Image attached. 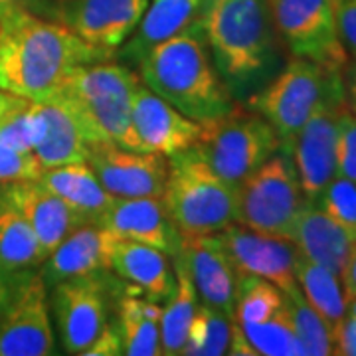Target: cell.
Listing matches in <instances>:
<instances>
[{"mask_svg":"<svg viewBox=\"0 0 356 356\" xmlns=\"http://www.w3.org/2000/svg\"><path fill=\"white\" fill-rule=\"evenodd\" d=\"M115 60L60 20L0 6V89L26 102L51 103L77 65Z\"/></svg>","mask_w":356,"mask_h":356,"instance_id":"6da1fadb","label":"cell"},{"mask_svg":"<svg viewBox=\"0 0 356 356\" xmlns=\"http://www.w3.org/2000/svg\"><path fill=\"white\" fill-rule=\"evenodd\" d=\"M137 70L147 88L196 123L214 121L236 107L210 58L200 18L153 48Z\"/></svg>","mask_w":356,"mask_h":356,"instance_id":"7a4b0ae2","label":"cell"},{"mask_svg":"<svg viewBox=\"0 0 356 356\" xmlns=\"http://www.w3.org/2000/svg\"><path fill=\"white\" fill-rule=\"evenodd\" d=\"M200 26L229 93L245 91L269 70L275 28L267 0H206Z\"/></svg>","mask_w":356,"mask_h":356,"instance_id":"3957f363","label":"cell"},{"mask_svg":"<svg viewBox=\"0 0 356 356\" xmlns=\"http://www.w3.org/2000/svg\"><path fill=\"white\" fill-rule=\"evenodd\" d=\"M137 83L139 76L115 60L77 65L51 103L72 115L89 145L109 143L140 151L131 123Z\"/></svg>","mask_w":356,"mask_h":356,"instance_id":"277c9868","label":"cell"},{"mask_svg":"<svg viewBox=\"0 0 356 356\" xmlns=\"http://www.w3.org/2000/svg\"><path fill=\"white\" fill-rule=\"evenodd\" d=\"M166 159L168 177L161 200L182 238L218 234L236 222V186L218 177L194 149Z\"/></svg>","mask_w":356,"mask_h":356,"instance_id":"5b68a950","label":"cell"},{"mask_svg":"<svg viewBox=\"0 0 356 356\" xmlns=\"http://www.w3.org/2000/svg\"><path fill=\"white\" fill-rule=\"evenodd\" d=\"M252 111L275 129L281 149L289 151L295 135L323 107L344 105L343 72H332L303 58L291 60L269 86L250 97Z\"/></svg>","mask_w":356,"mask_h":356,"instance_id":"8992f818","label":"cell"},{"mask_svg":"<svg viewBox=\"0 0 356 356\" xmlns=\"http://www.w3.org/2000/svg\"><path fill=\"white\" fill-rule=\"evenodd\" d=\"M192 149L218 177L238 188L280 151L281 140L261 115L234 107L224 117L202 123L200 139Z\"/></svg>","mask_w":356,"mask_h":356,"instance_id":"52a82bcc","label":"cell"},{"mask_svg":"<svg viewBox=\"0 0 356 356\" xmlns=\"http://www.w3.org/2000/svg\"><path fill=\"white\" fill-rule=\"evenodd\" d=\"M307 202L291 154L280 149L238 186L236 224L289 240Z\"/></svg>","mask_w":356,"mask_h":356,"instance_id":"ba28073f","label":"cell"},{"mask_svg":"<svg viewBox=\"0 0 356 356\" xmlns=\"http://www.w3.org/2000/svg\"><path fill=\"white\" fill-rule=\"evenodd\" d=\"M271 22L295 58L343 72L348 54L337 30L331 0H267Z\"/></svg>","mask_w":356,"mask_h":356,"instance_id":"9c48e42d","label":"cell"},{"mask_svg":"<svg viewBox=\"0 0 356 356\" xmlns=\"http://www.w3.org/2000/svg\"><path fill=\"white\" fill-rule=\"evenodd\" d=\"M8 301L0 313V356H48L56 353L48 285L40 271L13 275Z\"/></svg>","mask_w":356,"mask_h":356,"instance_id":"30bf717a","label":"cell"},{"mask_svg":"<svg viewBox=\"0 0 356 356\" xmlns=\"http://www.w3.org/2000/svg\"><path fill=\"white\" fill-rule=\"evenodd\" d=\"M113 285L109 269L70 277L54 285L50 307L60 343L67 355H83L107 325Z\"/></svg>","mask_w":356,"mask_h":356,"instance_id":"8fae6325","label":"cell"},{"mask_svg":"<svg viewBox=\"0 0 356 356\" xmlns=\"http://www.w3.org/2000/svg\"><path fill=\"white\" fill-rule=\"evenodd\" d=\"M88 165L113 198H161L165 192L168 177L165 154L95 143L91 145Z\"/></svg>","mask_w":356,"mask_h":356,"instance_id":"7c38bea8","label":"cell"},{"mask_svg":"<svg viewBox=\"0 0 356 356\" xmlns=\"http://www.w3.org/2000/svg\"><path fill=\"white\" fill-rule=\"evenodd\" d=\"M147 6L149 0H60L54 14L83 42L115 58Z\"/></svg>","mask_w":356,"mask_h":356,"instance_id":"4fadbf2b","label":"cell"},{"mask_svg":"<svg viewBox=\"0 0 356 356\" xmlns=\"http://www.w3.org/2000/svg\"><path fill=\"white\" fill-rule=\"evenodd\" d=\"M218 238L238 275L250 273L264 277L277 285L283 293L299 287L295 275V261L299 252L293 242L259 234L236 222L220 229Z\"/></svg>","mask_w":356,"mask_h":356,"instance_id":"5bb4252c","label":"cell"},{"mask_svg":"<svg viewBox=\"0 0 356 356\" xmlns=\"http://www.w3.org/2000/svg\"><path fill=\"white\" fill-rule=\"evenodd\" d=\"M131 123L143 153H159L165 156L192 149L200 139L202 123H196L159 97L139 77L133 93Z\"/></svg>","mask_w":356,"mask_h":356,"instance_id":"9a60e30c","label":"cell"},{"mask_svg":"<svg viewBox=\"0 0 356 356\" xmlns=\"http://www.w3.org/2000/svg\"><path fill=\"white\" fill-rule=\"evenodd\" d=\"M343 111L346 107L318 109L289 145L293 165L309 202H317L327 184L337 177V139Z\"/></svg>","mask_w":356,"mask_h":356,"instance_id":"2e32d148","label":"cell"},{"mask_svg":"<svg viewBox=\"0 0 356 356\" xmlns=\"http://www.w3.org/2000/svg\"><path fill=\"white\" fill-rule=\"evenodd\" d=\"M0 200L14 206L38 236L46 257L65 238L86 226V220L38 180H18L0 186Z\"/></svg>","mask_w":356,"mask_h":356,"instance_id":"e0dca14e","label":"cell"},{"mask_svg":"<svg viewBox=\"0 0 356 356\" xmlns=\"http://www.w3.org/2000/svg\"><path fill=\"white\" fill-rule=\"evenodd\" d=\"M178 255L191 273L198 299L210 307H216L234 317L236 293H238V271L226 254L218 234L182 238Z\"/></svg>","mask_w":356,"mask_h":356,"instance_id":"ac0fdd59","label":"cell"},{"mask_svg":"<svg viewBox=\"0 0 356 356\" xmlns=\"http://www.w3.org/2000/svg\"><path fill=\"white\" fill-rule=\"evenodd\" d=\"M99 226L117 238L153 245L168 257L177 255L182 243L161 198H115Z\"/></svg>","mask_w":356,"mask_h":356,"instance_id":"d6986e66","label":"cell"},{"mask_svg":"<svg viewBox=\"0 0 356 356\" xmlns=\"http://www.w3.org/2000/svg\"><path fill=\"white\" fill-rule=\"evenodd\" d=\"M204 4L206 0H149L139 26L115 51V60L127 67H137L159 44L191 28L200 18Z\"/></svg>","mask_w":356,"mask_h":356,"instance_id":"ffe728a7","label":"cell"},{"mask_svg":"<svg viewBox=\"0 0 356 356\" xmlns=\"http://www.w3.org/2000/svg\"><path fill=\"white\" fill-rule=\"evenodd\" d=\"M109 271L151 301H166L177 285L175 267L165 252L117 236L109 250Z\"/></svg>","mask_w":356,"mask_h":356,"instance_id":"44dd1931","label":"cell"},{"mask_svg":"<svg viewBox=\"0 0 356 356\" xmlns=\"http://www.w3.org/2000/svg\"><path fill=\"white\" fill-rule=\"evenodd\" d=\"M113 234L102 226L86 224L72 232L40 266V275L48 287L60 281L109 269V250Z\"/></svg>","mask_w":356,"mask_h":356,"instance_id":"7402d4cb","label":"cell"},{"mask_svg":"<svg viewBox=\"0 0 356 356\" xmlns=\"http://www.w3.org/2000/svg\"><path fill=\"white\" fill-rule=\"evenodd\" d=\"M289 242L295 243L303 257L331 269L341 277L356 240L318 204L307 202L293 224Z\"/></svg>","mask_w":356,"mask_h":356,"instance_id":"603a6c76","label":"cell"},{"mask_svg":"<svg viewBox=\"0 0 356 356\" xmlns=\"http://www.w3.org/2000/svg\"><path fill=\"white\" fill-rule=\"evenodd\" d=\"M40 182L58 194L74 212L86 220V224L99 226L103 214L109 210L115 198L103 188L99 178L88 163L48 168L40 177Z\"/></svg>","mask_w":356,"mask_h":356,"instance_id":"cb8c5ba5","label":"cell"},{"mask_svg":"<svg viewBox=\"0 0 356 356\" xmlns=\"http://www.w3.org/2000/svg\"><path fill=\"white\" fill-rule=\"evenodd\" d=\"M40 113L44 121V133L34 147V154L44 170L88 163L91 145L72 115L56 103H40Z\"/></svg>","mask_w":356,"mask_h":356,"instance_id":"d4e9b609","label":"cell"},{"mask_svg":"<svg viewBox=\"0 0 356 356\" xmlns=\"http://www.w3.org/2000/svg\"><path fill=\"white\" fill-rule=\"evenodd\" d=\"M161 315L163 307L135 293L117 301V327L123 339V355L159 356L161 350Z\"/></svg>","mask_w":356,"mask_h":356,"instance_id":"484cf974","label":"cell"},{"mask_svg":"<svg viewBox=\"0 0 356 356\" xmlns=\"http://www.w3.org/2000/svg\"><path fill=\"white\" fill-rule=\"evenodd\" d=\"M44 261L46 254L28 220L14 206L0 200V271L13 277Z\"/></svg>","mask_w":356,"mask_h":356,"instance_id":"4316f807","label":"cell"},{"mask_svg":"<svg viewBox=\"0 0 356 356\" xmlns=\"http://www.w3.org/2000/svg\"><path fill=\"white\" fill-rule=\"evenodd\" d=\"M172 267L177 285L172 295L166 299L161 315V350L166 356L180 355L191 331L192 318L198 309V293L191 280V273L180 255H172Z\"/></svg>","mask_w":356,"mask_h":356,"instance_id":"83f0119b","label":"cell"},{"mask_svg":"<svg viewBox=\"0 0 356 356\" xmlns=\"http://www.w3.org/2000/svg\"><path fill=\"white\" fill-rule=\"evenodd\" d=\"M295 275L299 289L305 295L309 305L325 318L331 331H334L337 325L346 317V309H348L341 277L332 273L331 269L318 266L301 254L297 255L295 261Z\"/></svg>","mask_w":356,"mask_h":356,"instance_id":"f1b7e54d","label":"cell"},{"mask_svg":"<svg viewBox=\"0 0 356 356\" xmlns=\"http://www.w3.org/2000/svg\"><path fill=\"white\" fill-rule=\"evenodd\" d=\"M285 295V311L289 315L293 331L297 334L303 355L305 356H329L332 355V331L313 307L309 305L305 295L299 287Z\"/></svg>","mask_w":356,"mask_h":356,"instance_id":"f546056e","label":"cell"},{"mask_svg":"<svg viewBox=\"0 0 356 356\" xmlns=\"http://www.w3.org/2000/svg\"><path fill=\"white\" fill-rule=\"evenodd\" d=\"M232 317L216 307L202 303L192 318L191 331L180 355L184 356H220L228 355L232 337Z\"/></svg>","mask_w":356,"mask_h":356,"instance_id":"4dcf8cb0","label":"cell"},{"mask_svg":"<svg viewBox=\"0 0 356 356\" xmlns=\"http://www.w3.org/2000/svg\"><path fill=\"white\" fill-rule=\"evenodd\" d=\"M285 295L271 281L243 273L238 280L234 321L238 323H261L280 313Z\"/></svg>","mask_w":356,"mask_h":356,"instance_id":"1f68e13d","label":"cell"},{"mask_svg":"<svg viewBox=\"0 0 356 356\" xmlns=\"http://www.w3.org/2000/svg\"><path fill=\"white\" fill-rule=\"evenodd\" d=\"M243 334L255 350L264 356H305L297 334L293 331L285 303L280 313L261 323H240Z\"/></svg>","mask_w":356,"mask_h":356,"instance_id":"d6a6232c","label":"cell"},{"mask_svg":"<svg viewBox=\"0 0 356 356\" xmlns=\"http://www.w3.org/2000/svg\"><path fill=\"white\" fill-rule=\"evenodd\" d=\"M329 216L356 240V182L344 177L332 178L317 202Z\"/></svg>","mask_w":356,"mask_h":356,"instance_id":"836d02e7","label":"cell"},{"mask_svg":"<svg viewBox=\"0 0 356 356\" xmlns=\"http://www.w3.org/2000/svg\"><path fill=\"white\" fill-rule=\"evenodd\" d=\"M44 175L34 153H20L0 145V186L18 180H38Z\"/></svg>","mask_w":356,"mask_h":356,"instance_id":"e575fe53","label":"cell"},{"mask_svg":"<svg viewBox=\"0 0 356 356\" xmlns=\"http://www.w3.org/2000/svg\"><path fill=\"white\" fill-rule=\"evenodd\" d=\"M337 175L356 182V115L343 111L337 139Z\"/></svg>","mask_w":356,"mask_h":356,"instance_id":"d590c367","label":"cell"},{"mask_svg":"<svg viewBox=\"0 0 356 356\" xmlns=\"http://www.w3.org/2000/svg\"><path fill=\"white\" fill-rule=\"evenodd\" d=\"M337 30L348 56L356 58V0H341L334 6Z\"/></svg>","mask_w":356,"mask_h":356,"instance_id":"8d00e7d4","label":"cell"},{"mask_svg":"<svg viewBox=\"0 0 356 356\" xmlns=\"http://www.w3.org/2000/svg\"><path fill=\"white\" fill-rule=\"evenodd\" d=\"M123 355V339L117 323L107 321L102 332L93 339V343L86 348L83 356H119Z\"/></svg>","mask_w":356,"mask_h":356,"instance_id":"74e56055","label":"cell"},{"mask_svg":"<svg viewBox=\"0 0 356 356\" xmlns=\"http://www.w3.org/2000/svg\"><path fill=\"white\" fill-rule=\"evenodd\" d=\"M332 355L356 356V318L346 317L332 331Z\"/></svg>","mask_w":356,"mask_h":356,"instance_id":"f35d334b","label":"cell"},{"mask_svg":"<svg viewBox=\"0 0 356 356\" xmlns=\"http://www.w3.org/2000/svg\"><path fill=\"white\" fill-rule=\"evenodd\" d=\"M341 283H343L344 299H346V305L356 299V242L353 245V252L348 255L346 264H344L343 271H341Z\"/></svg>","mask_w":356,"mask_h":356,"instance_id":"ab89813d","label":"cell"},{"mask_svg":"<svg viewBox=\"0 0 356 356\" xmlns=\"http://www.w3.org/2000/svg\"><path fill=\"white\" fill-rule=\"evenodd\" d=\"M343 88L346 111L356 115V58H353V62H348V64L344 65Z\"/></svg>","mask_w":356,"mask_h":356,"instance_id":"60d3db41","label":"cell"},{"mask_svg":"<svg viewBox=\"0 0 356 356\" xmlns=\"http://www.w3.org/2000/svg\"><path fill=\"white\" fill-rule=\"evenodd\" d=\"M228 355L234 356H257L255 350L252 348V344L248 341V337L243 334L242 327L238 321L232 323V337H229V348Z\"/></svg>","mask_w":356,"mask_h":356,"instance_id":"b9f144b4","label":"cell"},{"mask_svg":"<svg viewBox=\"0 0 356 356\" xmlns=\"http://www.w3.org/2000/svg\"><path fill=\"white\" fill-rule=\"evenodd\" d=\"M60 0H0V6H20L26 10L42 14L46 10H51V4L58 6Z\"/></svg>","mask_w":356,"mask_h":356,"instance_id":"7bdbcfd3","label":"cell"},{"mask_svg":"<svg viewBox=\"0 0 356 356\" xmlns=\"http://www.w3.org/2000/svg\"><path fill=\"white\" fill-rule=\"evenodd\" d=\"M26 99L22 97H18V95H13V93H8V91H2L0 89V115H6L14 111V109H18V107H24Z\"/></svg>","mask_w":356,"mask_h":356,"instance_id":"ee69618b","label":"cell"},{"mask_svg":"<svg viewBox=\"0 0 356 356\" xmlns=\"http://www.w3.org/2000/svg\"><path fill=\"white\" fill-rule=\"evenodd\" d=\"M8 295H10V281L6 280V275L0 271V313L8 301Z\"/></svg>","mask_w":356,"mask_h":356,"instance_id":"f6af8a7d","label":"cell"},{"mask_svg":"<svg viewBox=\"0 0 356 356\" xmlns=\"http://www.w3.org/2000/svg\"><path fill=\"white\" fill-rule=\"evenodd\" d=\"M346 315H348V317H355L356 318V299H353V301L348 303V309H346Z\"/></svg>","mask_w":356,"mask_h":356,"instance_id":"bcb514c9","label":"cell"},{"mask_svg":"<svg viewBox=\"0 0 356 356\" xmlns=\"http://www.w3.org/2000/svg\"><path fill=\"white\" fill-rule=\"evenodd\" d=\"M332 4H334V6H337V4H339V2H341V0H331Z\"/></svg>","mask_w":356,"mask_h":356,"instance_id":"7dc6e473","label":"cell"}]
</instances>
